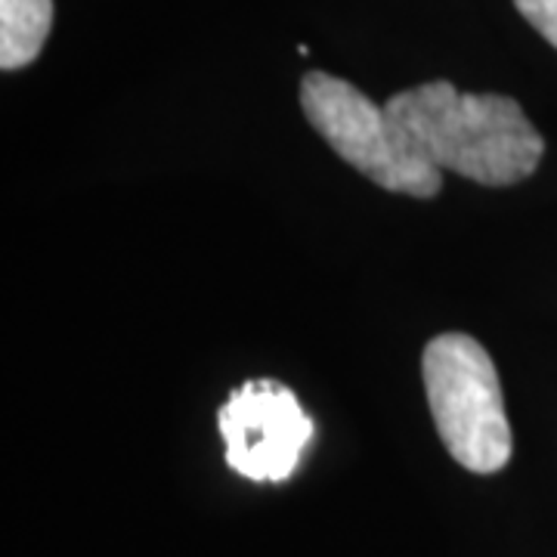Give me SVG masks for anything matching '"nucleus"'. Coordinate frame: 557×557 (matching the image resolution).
Listing matches in <instances>:
<instances>
[{
    "instance_id": "nucleus-1",
    "label": "nucleus",
    "mask_w": 557,
    "mask_h": 557,
    "mask_svg": "<svg viewBox=\"0 0 557 557\" xmlns=\"http://www.w3.org/2000/svg\"><path fill=\"white\" fill-rule=\"evenodd\" d=\"M384 109L440 171L480 186H515L536 174L545 152L520 102L502 94H461L449 81H431L391 97Z\"/></svg>"
},
{
    "instance_id": "nucleus-2",
    "label": "nucleus",
    "mask_w": 557,
    "mask_h": 557,
    "mask_svg": "<svg viewBox=\"0 0 557 557\" xmlns=\"http://www.w3.org/2000/svg\"><path fill=\"white\" fill-rule=\"evenodd\" d=\"M424 394L446 453L474 474H496L511 461V424L498 372L483 344L446 332L421 357Z\"/></svg>"
},
{
    "instance_id": "nucleus-3",
    "label": "nucleus",
    "mask_w": 557,
    "mask_h": 557,
    "mask_svg": "<svg viewBox=\"0 0 557 557\" xmlns=\"http://www.w3.org/2000/svg\"><path fill=\"white\" fill-rule=\"evenodd\" d=\"M300 106L319 137L375 186L412 199H434L440 193L443 171L387 109L359 94L350 81L307 72Z\"/></svg>"
},
{
    "instance_id": "nucleus-4",
    "label": "nucleus",
    "mask_w": 557,
    "mask_h": 557,
    "mask_svg": "<svg viewBox=\"0 0 557 557\" xmlns=\"http://www.w3.org/2000/svg\"><path fill=\"white\" fill-rule=\"evenodd\" d=\"M226 465L255 483H282L295 474L313 421L298 397L278 381H248L218 412Z\"/></svg>"
},
{
    "instance_id": "nucleus-5",
    "label": "nucleus",
    "mask_w": 557,
    "mask_h": 557,
    "mask_svg": "<svg viewBox=\"0 0 557 557\" xmlns=\"http://www.w3.org/2000/svg\"><path fill=\"white\" fill-rule=\"evenodd\" d=\"M53 25V0H0V69L16 72L38 60Z\"/></svg>"
},
{
    "instance_id": "nucleus-6",
    "label": "nucleus",
    "mask_w": 557,
    "mask_h": 557,
    "mask_svg": "<svg viewBox=\"0 0 557 557\" xmlns=\"http://www.w3.org/2000/svg\"><path fill=\"white\" fill-rule=\"evenodd\" d=\"M515 7L542 38L557 47V0H515Z\"/></svg>"
}]
</instances>
